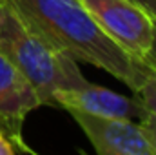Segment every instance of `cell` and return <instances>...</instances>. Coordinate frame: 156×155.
<instances>
[{"label":"cell","mask_w":156,"mask_h":155,"mask_svg":"<svg viewBox=\"0 0 156 155\" xmlns=\"http://www.w3.org/2000/svg\"><path fill=\"white\" fill-rule=\"evenodd\" d=\"M7 2L60 53L111 73L134 93L149 77L151 68L105 35L80 0Z\"/></svg>","instance_id":"6da1fadb"},{"label":"cell","mask_w":156,"mask_h":155,"mask_svg":"<svg viewBox=\"0 0 156 155\" xmlns=\"http://www.w3.org/2000/svg\"><path fill=\"white\" fill-rule=\"evenodd\" d=\"M0 53L33 84L42 106L55 108V93L82 86L76 60L60 53L7 0H0Z\"/></svg>","instance_id":"7a4b0ae2"},{"label":"cell","mask_w":156,"mask_h":155,"mask_svg":"<svg viewBox=\"0 0 156 155\" xmlns=\"http://www.w3.org/2000/svg\"><path fill=\"white\" fill-rule=\"evenodd\" d=\"M100 29L131 55L144 59L153 42V18L131 0H80Z\"/></svg>","instance_id":"3957f363"},{"label":"cell","mask_w":156,"mask_h":155,"mask_svg":"<svg viewBox=\"0 0 156 155\" xmlns=\"http://www.w3.org/2000/svg\"><path fill=\"white\" fill-rule=\"evenodd\" d=\"M42 106L27 77L0 53V131L18 152L35 153L24 141L22 128L29 112Z\"/></svg>","instance_id":"277c9868"},{"label":"cell","mask_w":156,"mask_h":155,"mask_svg":"<svg viewBox=\"0 0 156 155\" xmlns=\"http://www.w3.org/2000/svg\"><path fill=\"white\" fill-rule=\"evenodd\" d=\"M98 155H151L138 122L69 110Z\"/></svg>","instance_id":"5b68a950"},{"label":"cell","mask_w":156,"mask_h":155,"mask_svg":"<svg viewBox=\"0 0 156 155\" xmlns=\"http://www.w3.org/2000/svg\"><path fill=\"white\" fill-rule=\"evenodd\" d=\"M55 108H62L66 112L78 110L93 115L102 117H120V119H131L138 120L140 115L145 112V106L142 100L134 97H125L113 89L91 84L85 80L78 88L60 89L55 93Z\"/></svg>","instance_id":"8992f818"},{"label":"cell","mask_w":156,"mask_h":155,"mask_svg":"<svg viewBox=\"0 0 156 155\" xmlns=\"http://www.w3.org/2000/svg\"><path fill=\"white\" fill-rule=\"evenodd\" d=\"M151 68V66H149ZM140 100H142V104L149 110V112H153L156 115V70H149V77L147 80L142 84V88L134 93Z\"/></svg>","instance_id":"52a82bcc"},{"label":"cell","mask_w":156,"mask_h":155,"mask_svg":"<svg viewBox=\"0 0 156 155\" xmlns=\"http://www.w3.org/2000/svg\"><path fill=\"white\" fill-rule=\"evenodd\" d=\"M138 124H140L142 133H144V137L149 144L151 155H156V115L145 108V112L138 119Z\"/></svg>","instance_id":"ba28073f"},{"label":"cell","mask_w":156,"mask_h":155,"mask_svg":"<svg viewBox=\"0 0 156 155\" xmlns=\"http://www.w3.org/2000/svg\"><path fill=\"white\" fill-rule=\"evenodd\" d=\"M147 66H151L153 70H156V20H153V42H151V47L149 51L144 55L142 59Z\"/></svg>","instance_id":"9c48e42d"},{"label":"cell","mask_w":156,"mask_h":155,"mask_svg":"<svg viewBox=\"0 0 156 155\" xmlns=\"http://www.w3.org/2000/svg\"><path fill=\"white\" fill-rule=\"evenodd\" d=\"M15 153H18L16 146L0 131V155H15Z\"/></svg>","instance_id":"30bf717a"},{"label":"cell","mask_w":156,"mask_h":155,"mask_svg":"<svg viewBox=\"0 0 156 155\" xmlns=\"http://www.w3.org/2000/svg\"><path fill=\"white\" fill-rule=\"evenodd\" d=\"M134 4H138L153 20H156V0H131Z\"/></svg>","instance_id":"8fae6325"}]
</instances>
